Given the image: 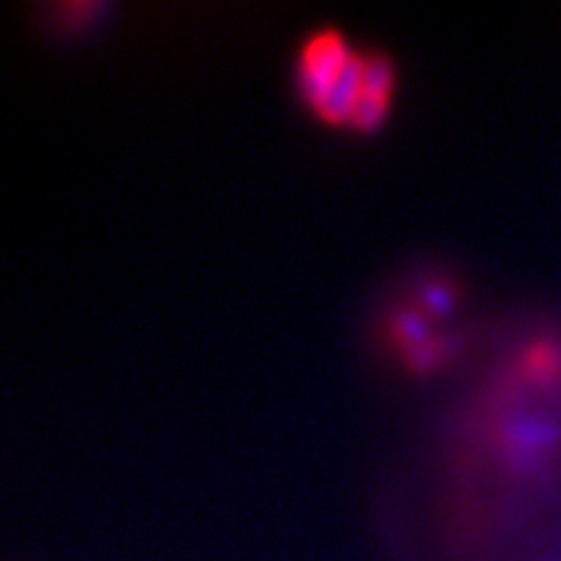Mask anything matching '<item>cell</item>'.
<instances>
[{"mask_svg": "<svg viewBox=\"0 0 561 561\" xmlns=\"http://www.w3.org/2000/svg\"><path fill=\"white\" fill-rule=\"evenodd\" d=\"M351 55H354V47L339 30H320L305 39L297 58V70H294V81H297V91L307 107H320L328 89L346 68Z\"/></svg>", "mask_w": 561, "mask_h": 561, "instance_id": "1", "label": "cell"}, {"mask_svg": "<svg viewBox=\"0 0 561 561\" xmlns=\"http://www.w3.org/2000/svg\"><path fill=\"white\" fill-rule=\"evenodd\" d=\"M390 104H392V100H382V96L362 94L359 102H356L354 110H351V117H348L346 128H354V130H375V128H380V125L388 121Z\"/></svg>", "mask_w": 561, "mask_h": 561, "instance_id": "7", "label": "cell"}, {"mask_svg": "<svg viewBox=\"0 0 561 561\" xmlns=\"http://www.w3.org/2000/svg\"><path fill=\"white\" fill-rule=\"evenodd\" d=\"M434 331V318H430L421 307L413 305V301H403L396 310L388 314V322H385V335L396 346L398 354L409 351L419 343L430 341Z\"/></svg>", "mask_w": 561, "mask_h": 561, "instance_id": "3", "label": "cell"}, {"mask_svg": "<svg viewBox=\"0 0 561 561\" xmlns=\"http://www.w3.org/2000/svg\"><path fill=\"white\" fill-rule=\"evenodd\" d=\"M462 348H466V335L458 331H437L430 341L403 351L401 359L411 371L426 375V371H434L445 367V364H450L453 359H458Z\"/></svg>", "mask_w": 561, "mask_h": 561, "instance_id": "4", "label": "cell"}, {"mask_svg": "<svg viewBox=\"0 0 561 561\" xmlns=\"http://www.w3.org/2000/svg\"><path fill=\"white\" fill-rule=\"evenodd\" d=\"M362 89L364 94L392 100L396 91V62L380 50H362Z\"/></svg>", "mask_w": 561, "mask_h": 561, "instance_id": "6", "label": "cell"}, {"mask_svg": "<svg viewBox=\"0 0 561 561\" xmlns=\"http://www.w3.org/2000/svg\"><path fill=\"white\" fill-rule=\"evenodd\" d=\"M362 94V50H354L351 60L346 62V68L341 70L339 79H335L333 87L328 89L325 100H322L320 107L314 110V115H318L320 121L331 125H343V128H346L351 110H354V104L359 102Z\"/></svg>", "mask_w": 561, "mask_h": 561, "instance_id": "2", "label": "cell"}, {"mask_svg": "<svg viewBox=\"0 0 561 561\" xmlns=\"http://www.w3.org/2000/svg\"><path fill=\"white\" fill-rule=\"evenodd\" d=\"M411 301L430 314V318L437 320L455 312V307H458L460 301V289L458 284H455V278L437 273V276L421 280Z\"/></svg>", "mask_w": 561, "mask_h": 561, "instance_id": "5", "label": "cell"}]
</instances>
